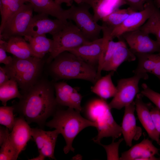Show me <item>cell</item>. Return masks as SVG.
I'll return each instance as SVG.
<instances>
[{"label":"cell","instance_id":"6da1fadb","mask_svg":"<svg viewBox=\"0 0 160 160\" xmlns=\"http://www.w3.org/2000/svg\"><path fill=\"white\" fill-rule=\"evenodd\" d=\"M54 86L44 80H38L25 92L17 103L13 106L14 111L23 118L28 124L35 123L41 127L47 119L53 115L58 105L54 95Z\"/></svg>","mask_w":160,"mask_h":160},{"label":"cell","instance_id":"7a4b0ae2","mask_svg":"<svg viewBox=\"0 0 160 160\" xmlns=\"http://www.w3.org/2000/svg\"><path fill=\"white\" fill-rule=\"evenodd\" d=\"M80 113L69 107L65 110L57 109L52 119L46 123V126L57 129L63 137L66 145L63 150L66 154L70 151L74 152L72 143L79 132L88 127H97L95 122L84 118Z\"/></svg>","mask_w":160,"mask_h":160},{"label":"cell","instance_id":"3957f363","mask_svg":"<svg viewBox=\"0 0 160 160\" xmlns=\"http://www.w3.org/2000/svg\"><path fill=\"white\" fill-rule=\"evenodd\" d=\"M51 62V72L58 79H80L94 84L97 80L95 66L68 51L60 53Z\"/></svg>","mask_w":160,"mask_h":160},{"label":"cell","instance_id":"277c9868","mask_svg":"<svg viewBox=\"0 0 160 160\" xmlns=\"http://www.w3.org/2000/svg\"><path fill=\"white\" fill-rule=\"evenodd\" d=\"M111 109L106 100L100 98L92 99L86 106L88 119L97 124L98 133L92 140L98 144L104 137H111L114 140L122 134L121 126L114 120Z\"/></svg>","mask_w":160,"mask_h":160},{"label":"cell","instance_id":"5b68a950","mask_svg":"<svg viewBox=\"0 0 160 160\" xmlns=\"http://www.w3.org/2000/svg\"><path fill=\"white\" fill-rule=\"evenodd\" d=\"M42 59L31 56L21 59L13 56L12 63L4 67L10 79L17 82L21 94L39 80L43 65Z\"/></svg>","mask_w":160,"mask_h":160},{"label":"cell","instance_id":"8992f818","mask_svg":"<svg viewBox=\"0 0 160 160\" xmlns=\"http://www.w3.org/2000/svg\"><path fill=\"white\" fill-rule=\"evenodd\" d=\"M52 36L53 47L47 61L48 63L60 53L91 41L88 40L71 21L68 22L62 30Z\"/></svg>","mask_w":160,"mask_h":160},{"label":"cell","instance_id":"52a82bcc","mask_svg":"<svg viewBox=\"0 0 160 160\" xmlns=\"http://www.w3.org/2000/svg\"><path fill=\"white\" fill-rule=\"evenodd\" d=\"M77 6L73 4L67 9L68 19L72 20L84 36L92 41L99 38L102 26L94 20L89 11L91 7L88 4L81 3Z\"/></svg>","mask_w":160,"mask_h":160},{"label":"cell","instance_id":"ba28073f","mask_svg":"<svg viewBox=\"0 0 160 160\" xmlns=\"http://www.w3.org/2000/svg\"><path fill=\"white\" fill-rule=\"evenodd\" d=\"M148 78V74H137L132 77L119 80L116 87V92L108 104L110 108L120 110L132 103L139 92L140 80Z\"/></svg>","mask_w":160,"mask_h":160},{"label":"cell","instance_id":"9c48e42d","mask_svg":"<svg viewBox=\"0 0 160 160\" xmlns=\"http://www.w3.org/2000/svg\"><path fill=\"white\" fill-rule=\"evenodd\" d=\"M33 9L28 3L24 4L7 21L0 39L5 41L11 37L24 36L33 16Z\"/></svg>","mask_w":160,"mask_h":160},{"label":"cell","instance_id":"30bf717a","mask_svg":"<svg viewBox=\"0 0 160 160\" xmlns=\"http://www.w3.org/2000/svg\"><path fill=\"white\" fill-rule=\"evenodd\" d=\"M103 36L89 43L71 49L68 51L79 57L84 61L97 67L108 41L111 40L110 33L103 31Z\"/></svg>","mask_w":160,"mask_h":160},{"label":"cell","instance_id":"8fae6325","mask_svg":"<svg viewBox=\"0 0 160 160\" xmlns=\"http://www.w3.org/2000/svg\"><path fill=\"white\" fill-rule=\"evenodd\" d=\"M156 7L153 0H147L143 9L130 14L122 23L112 31L110 36L113 39L119 38L124 33L138 29L147 21Z\"/></svg>","mask_w":160,"mask_h":160},{"label":"cell","instance_id":"7c38bea8","mask_svg":"<svg viewBox=\"0 0 160 160\" xmlns=\"http://www.w3.org/2000/svg\"><path fill=\"white\" fill-rule=\"evenodd\" d=\"M149 35L139 29L125 33L120 37L126 41L130 49L135 54L159 52V44L157 40L155 41L151 38Z\"/></svg>","mask_w":160,"mask_h":160},{"label":"cell","instance_id":"4fadbf2b","mask_svg":"<svg viewBox=\"0 0 160 160\" xmlns=\"http://www.w3.org/2000/svg\"><path fill=\"white\" fill-rule=\"evenodd\" d=\"M48 15L42 13L33 16L25 36H36L48 33L52 36L62 30L68 22L52 19Z\"/></svg>","mask_w":160,"mask_h":160},{"label":"cell","instance_id":"5bb4252c","mask_svg":"<svg viewBox=\"0 0 160 160\" xmlns=\"http://www.w3.org/2000/svg\"><path fill=\"white\" fill-rule=\"evenodd\" d=\"M60 134L56 129L46 131L41 128H31L32 137L37 146L39 156L43 160L46 157L55 159L54 155L55 148Z\"/></svg>","mask_w":160,"mask_h":160},{"label":"cell","instance_id":"9a60e30c","mask_svg":"<svg viewBox=\"0 0 160 160\" xmlns=\"http://www.w3.org/2000/svg\"><path fill=\"white\" fill-rule=\"evenodd\" d=\"M159 149L153 144L152 141L145 137L140 143L132 146L122 153L121 160H159L155 155H159Z\"/></svg>","mask_w":160,"mask_h":160},{"label":"cell","instance_id":"2e32d148","mask_svg":"<svg viewBox=\"0 0 160 160\" xmlns=\"http://www.w3.org/2000/svg\"><path fill=\"white\" fill-rule=\"evenodd\" d=\"M135 101L125 107L124 114L121 126L122 133L126 144L131 147L133 140H138L141 135V128L137 126L134 114Z\"/></svg>","mask_w":160,"mask_h":160},{"label":"cell","instance_id":"e0dca14e","mask_svg":"<svg viewBox=\"0 0 160 160\" xmlns=\"http://www.w3.org/2000/svg\"><path fill=\"white\" fill-rule=\"evenodd\" d=\"M143 96L138 94L135 101L138 117L149 137L160 145V134L156 129L150 113V106L143 101Z\"/></svg>","mask_w":160,"mask_h":160},{"label":"cell","instance_id":"ac0fdd59","mask_svg":"<svg viewBox=\"0 0 160 160\" xmlns=\"http://www.w3.org/2000/svg\"><path fill=\"white\" fill-rule=\"evenodd\" d=\"M32 137L31 128L23 117L15 118L14 125L9 133V139L19 155Z\"/></svg>","mask_w":160,"mask_h":160},{"label":"cell","instance_id":"d6986e66","mask_svg":"<svg viewBox=\"0 0 160 160\" xmlns=\"http://www.w3.org/2000/svg\"><path fill=\"white\" fill-rule=\"evenodd\" d=\"M77 4L84 3L92 7L93 17L97 22L105 16L126 4L124 0H74Z\"/></svg>","mask_w":160,"mask_h":160},{"label":"cell","instance_id":"ffe728a7","mask_svg":"<svg viewBox=\"0 0 160 160\" xmlns=\"http://www.w3.org/2000/svg\"><path fill=\"white\" fill-rule=\"evenodd\" d=\"M33 11L38 13H45L57 19L67 21V9H64L61 5L56 4L53 0H29Z\"/></svg>","mask_w":160,"mask_h":160},{"label":"cell","instance_id":"44dd1931","mask_svg":"<svg viewBox=\"0 0 160 160\" xmlns=\"http://www.w3.org/2000/svg\"><path fill=\"white\" fill-rule=\"evenodd\" d=\"M136 57L125 43L117 48L110 59L103 66L102 71L114 72L123 62L134 61Z\"/></svg>","mask_w":160,"mask_h":160},{"label":"cell","instance_id":"7402d4cb","mask_svg":"<svg viewBox=\"0 0 160 160\" xmlns=\"http://www.w3.org/2000/svg\"><path fill=\"white\" fill-rule=\"evenodd\" d=\"M24 38L28 42L34 57L43 58L46 54H49L52 50L53 39L48 38L46 35L36 36L26 35Z\"/></svg>","mask_w":160,"mask_h":160},{"label":"cell","instance_id":"603a6c76","mask_svg":"<svg viewBox=\"0 0 160 160\" xmlns=\"http://www.w3.org/2000/svg\"><path fill=\"white\" fill-rule=\"evenodd\" d=\"M7 42V52L14 56L21 59L33 56L29 43L22 36L11 37Z\"/></svg>","mask_w":160,"mask_h":160},{"label":"cell","instance_id":"cb8c5ba5","mask_svg":"<svg viewBox=\"0 0 160 160\" xmlns=\"http://www.w3.org/2000/svg\"><path fill=\"white\" fill-rule=\"evenodd\" d=\"M113 73L111 71L109 74L99 79L91 87V91L100 98L105 100L113 97L117 92L116 87L112 80Z\"/></svg>","mask_w":160,"mask_h":160},{"label":"cell","instance_id":"d4e9b609","mask_svg":"<svg viewBox=\"0 0 160 160\" xmlns=\"http://www.w3.org/2000/svg\"><path fill=\"white\" fill-rule=\"evenodd\" d=\"M29 0H0L1 20L0 34L7 20L24 4L30 3Z\"/></svg>","mask_w":160,"mask_h":160},{"label":"cell","instance_id":"484cf974","mask_svg":"<svg viewBox=\"0 0 160 160\" xmlns=\"http://www.w3.org/2000/svg\"><path fill=\"white\" fill-rule=\"evenodd\" d=\"M138 59V64L133 72L135 74H148L151 73L158 62L160 60L159 54L153 53L135 54Z\"/></svg>","mask_w":160,"mask_h":160},{"label":"cell","instance_id":"4316f807","mask_svg":"<svg viewBox=\"0 0 160 160\" xmlns=\"http://www.w3.org/2000/svg\"><path fill=\"white\" fill-rule=\"evenodd\" d=\"M135 12L136 11L129 7L127 9L119 8L104 17L101 20L112 31L121 25L130 14Z\"/></svg>","mask_w":160,"mask_h":160},{"label":"cell","instance_id":"83f0119b","mask_svg":"<svg viewBox=\"0 0 160 160\" xmlns=\"http://www.w3.org/2000/svg\"><path fill=\"white\" fill-rule=\"evenodd\" d=\"M18 86L17 82L11 79L0 86V100L4 106L6 105L10 100L21 98L22 94L18 90Z\"/></svg>","mask_w":160,"mask_h":160},{"label":"cell","instance_id":"f1b7e54d","mask_svg":"<svg viewBox=\"0 0 160 160\" xmlns=\"http://www.w3.org/2000/svg\"><path fill=\"white\" fill-rule=\"evenodd\" d=\"M140 29L148 34L155 35L160 45V10L156 7L147 21ZM160 55V52L158 53Z\"/></svg>","mask_w":160,"mask_h":160},{"label":"cell","instance_id":"f546056e","mask_svg":"<svg viewBox=\"0 0 160 160\" xmlns=\"http://www.w3.org/2000/svg\"><path fill=\"white\" fill-rule=\"evenodd\" d=\"M13 106H3L0 107V124L12 131L14 125L15 118L13 114Z\"/></svg>","mask_w":160,"mask_h":160},{"label":"cell","instance_id":"4dcf8cb0","mask_svg":"<svg viewBox=\"0 0 160 160\" xmlns=\"http://www.w3.org/2000/svg\"><path fill=\"white\" fill-rule=\"evenodd\" d=\"M0 146V160L17 159L19 155L11 143L9 138V135Z\"/></svg>","mask_w":160,"mask_h":160},{"label":"cell","instance_id":"1f68e13d","mask_svg":"<svg viewBox=\"0 0 160 160\" xmlns=\"http://www.w3.org/2000/svg\"><path fill=\"white\" fill-rule=\"evenodd\" d=\"M53 85L55 92V99L57 105L70 108V95L63 90L57 83Z\"/></svg>","mask_w":160,"mask_h":160},{"label":"cell","instance_id":"d6a6232c","mask_svg":"<svg viewBox=\"0 0 160 160\" xmlns=\"http://www.w3.org/2000/svg\"><path fill=\"white\" fill-rule=\"evenodd\" d=\"M124 138H122L116 142L114 140L110 145H105L101 143L99 145H102L105 149L107 155V160H119V148L120 143L123 140Z\"/></svg>","mask_w":160,"mask_h":160},{"label":"cell","instance_id":"836d02e7","mask_svg":"<svg viewBox=\"0 0 160 160\" xmlns=\"http://www.w3.org/2000/svg\"><path fill=\"white\" fill-rule=\"evenodd\" d=\"M143 90L140 93L148 98L160 110V93L151 89L145 83L142 84Z\"/></svg>","mask_w":160,"mask_h":160},{"label":"cell","instance_id":"e575fe53","mask_svg":"<svg viewBox=\"0 0 160 160\" xmlns=\"http://www.w3.org/2000/svg\"><path fill=\"white\" fill-rule=\"evenodd\" d=\"M7 41L0 39V63L7 65L10 64L13 60V57L8 56L6 54Z\"/></svg>","mask_w":160,"mask_h":160},{"label":"cell","instance_id":"d590c367","mask_svg":"<svg viewBox=\"0 0 160 160\" xmlns=\"http://www.w3.org/2000/svg\"><path fill=\"white\" fill-rule=\"evenodd\" d=\"M82 98V96L77 90L72 92L70 96V108L81 112L82 110L81 106Z\"/></svg>","mask_w":160,"mask_h":160},{"label":"cell","instance_id":"8d00e7d4","mask_svg":"<svg viewBox=\"0 0 160 160\" xmlns=\"http://www.w3.org/2000/svg\"><path fill=\"white\" fill-rule=\"evenodd\" d=\"M150 113L155 127L160 134V110L157 107H153Z\"/></svg>","mask_w":160,"mask_h":160},{"label":"cell","instance_id":"74e56055","mask_svg":"<svg viewBox=\"0 0 160 160\" xmlns=\"http://www.w3.org/2000/svg\"><path fill=\"white\" fill-rule=\"evenodd\" d=\"M126 4L136 11L143 10L144 5L147 0H124Z\"/></svg>","mask_w":160,"mask_h":160},{"label":"cell","instance_id":"f35d334b","mask_svg":"<svg viewBox=\"0 0 160 160\" xmlns=\"http://www.w3.org/2000/svg\"><path fill=\"white\" fill-rule=\"evenodd\" d=\"M9 129L7 127L2 126L0 127V145L7 138L9 135Z\"/></svg>","mask_w":160,"mask_h":160},{"label":"cell","instance_id":"ab89813d","mask_svg":"<svg viewBox=\"0 0 160 160\" xmlns=\"http://www.w3.org/2000/svg\"><path fill=\"white\" fill-rule=\"evenodd\" d=\"M10 79L4 67H0V86Z\"/></svg>","mask_w":160,"mask_h":160},{"label":"cell","instance_id":"60d3db41","mask_svg":"<svg viewBox=\"0 0 160 160\" xmlns=\"http://www.w3.org/2000/svg\"><path fill=\"white\" fill-rule=\"evenodd\" d=\"M151 73L156 76L160 80V60L157 63Z\"/></svg>","mask_w":160,"mask_h":160},{"label":"cell","instance_id":"b9f144b4","mask_svg":"<svg viewBox=\"0 0 160 160\" xmlns=\"http://www.w3.org/2000/svg\"><path fill=\"white\" fill-rule=\"evenodd\" d=\"M56 4L58 5H61L63 3L66 4L68 7H71L73 4L74 0H54Z\"/></svg>","mask_w":160,"mask_h":160},{"label":"cell","instance_id":"7bdbcfd3","mask_svg":"<svg viewBox=\"0 0 160 160\" xmlns=\"http://www.w3.org/2000/svg\"><path fill=\"white\" fill-rule=\"evenodd\" d=\"M154 3L158 8L160 7V0H154Z\"/></svg>","mask_w":160,"mask_h":160},{"label":"cell","instance_id":"ee69618b","mask_svg":"<svg viewBox=\"0 0 160 160\" xmlns=\"http://www.w3.org/2000/svg\"><path fill=\"white\" fill-rule=\"evenodd\" d=\"M159 150H160V149H159Z\"/></svg>","mask_w":160,"mask_h":160}]
</instances>
